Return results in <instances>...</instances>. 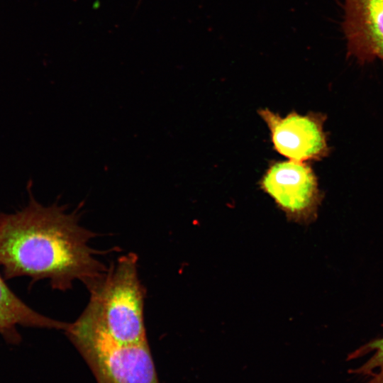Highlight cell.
Returning a JSON list of instances; mask_svg holds the SVG:
<instances>
[{"label":"cell","mask_w":383,"mask_h":383,"mask_svg":"<svg viewBox=\"0 0 383 383\" xmlns=\"http://www.w3.org/2000/svg\"><path fill=\"white\" fill-rule=\"evenodd\" d=\"M347 56L360 65L383 60V0H344Z\"/></svg>","instance_id":"8992f818"},{"label":"cell","mask_w":383,"mask_h":383,"mask_svg":"<svg viewBox=\"0 0 383 383\" xmlns=\"http://www.w3.org/2000/svg\"><path fill=\"white\" fill-rule=\"evenodd\" d=\"M288 221L309 224L323 200L316 177L306 163L289 160L271 164L260 182Z\"/></svg>","instance_id":"277c9868"},{"label":"cell","mask_w":383,"mask_h":383,"mask_svg":"<svg viewBox=\"0 0 383 383\" xmlns=\"http://www.w3.org/2000/svg\"><path fill=\"white\" fill-rule=\"evenodd\" d=\"M369 353L372 355L364 364L348 372L367 377L369 379L365 383H383V337L358 348L348 355L347 360L362 357Z\"/></svg>","instance_id":"ba28073f"},{"label":"cell","mask_w":383,"mask_h":383,"mask_svg":"<svg viewBox=\"0 0 383 383\" xmlns=\"http://www.w3.org/2000/svg\"><path fill=\"white\" fill-rule=\"evenodd\" d=\"M49 206L30 197L13 213L0 214V267L7 279L28 276L49 279L54 289H70L79 280L87 289L108 268L96 258L101 252L89 241L96 235L79 225L77 211Z\"/></svg>","instance_id":"6da1fadb"},{"label":"cell","mask_w":383,"mask_h":383,"mask_svg":"<svg viewBox=\"0 0 383 383\" xmlns=\"http://www.w3.org/2000/svg\"><path fill=\"white\" fill-rule=\"evenodd\" d=\"M65 332L97 383H160L148 342L118 343L81 316Z\"/></svg>","instance_id":"3957f363"},{"label":"cell","mask_w":383,"mask_h":383,"mask_svg":"<svg viewBox=\"0 0 383 383\" xmlns=\"http://www.w3.org/2000/svg\"><path fill=\"white\" fill-rule=\"evenodd\" d=\"M258 113L267 125L274 148L280 155L302 162L319 160L328 155L323 130L326 115L309 113L302 116L291 112L281 117L267 109H260Z\"/></svg>","instance_id":"5b68a950"},{"label":"cell","mask_w":383,"mask_h":383,"mask_svg":"<svg viewBox=\"0 0 383 383\" xmlns=\"http://www.w3.org/2000/svg\"><path fill=\"white\" fill-rule=\"evenodd\" d=\"M69 324L32 309L12 292L0 276V333L4 335L15 340L16 325L65 331Z\"/></svg>","instance_id":"52a82bcc"},{"label":"cell","mask_w":383,"mask_h":383,"mask_svg":"<svg viewBox=\"0 0 383 383\" xmlns=\"http://www.w3.org/2000/svg\"><path fill=\"white\" fill-rule=\"evenodd\" d=\"M89 303L81 316L113 340L124 345L148 342L144 322L145 289L133 252L120 257L88 288Z\"/></svg>","instance_id":"7a4b0ae2"}]
</instances>
